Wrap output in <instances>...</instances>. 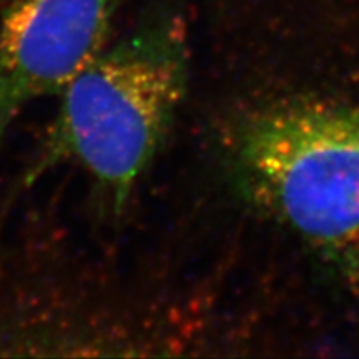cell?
Here are the masks:
<instances>
[{
  "label": "cell",
  "instance_id": "7a4b0ae2",
  "mask_svg": "<svg viewBox=\"0 0 359 359\" xmlns=\"http://www.w3.org/2000/svg\"><path fill=\"white\" fill-rule=\"evenodd\" d=\"M233 160L255 203L359 283V105L308 98L255 111Z\"/></svg>",
  "mask_w": 359,
  "mask_h": 359
},
{
  "label": "cell",
  "instance_id": "3957f363",
  "mask_svg": "<svg viewBox=\"0 0 359 359\" xmlns=\"http://www.w3.org/2000/svg\"><path fill=\"white\" fill-rule=\"evenodd\" d=\"M123 0H12L0 20V137L109 43Z\"/></svg>",
  "mask_w": 359,
  "mask_h": 359
},
{
  "label": "cell",
  "instance_id": "6da1fadb",
  "mask_svg": "<svg viewBox=\"0 0 359 359\" xmlns=\"http://www.w3.org/2000/svg\"><path fill=\"white\" fill-rule=\"evenodd\" d=\"M187 74L185 29L177 19L107 43L58 93L43 163L83 170L120 208L158 154Z\"/></svg>",
  "mask_w": 359,
  "mask_h": 359
}]
</instances>
